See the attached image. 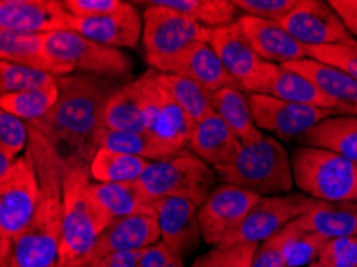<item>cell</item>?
Instances as JSON below:
<instances>
[{
	"instance_id": "6da1fadb",
	"label": "cell",
	"mask_w": 357,
	"mask_h": 267,
	"mask_svg": "<svg viewBox=\"0 0 357 267\" xmlns=\"http://www.w3.org/2000/svg\"><path fill=\"white\" fill-rule=\"evenodd\" d=\"M127 82L91 74L58 77L59 98L52 111L32 122L47 136L64 163L90 165L105 132L106 106Z\"/></svg>"
},
{
	"instance_id": "7a4b0ae2",
	"label": "cell",
	"mask_w": 357,
	"mask_h": 267,
	"mask_svg": "<svg viewBox=\"0 0 357 267\" xmlns=\"http://www.w3.org/2000/svg\"><path fill=\"white\" fill-rule=\"evenodd\" d=\"M32 159L40 183V201L31 224L12 243L0 267H59L63 224V160L47 136L28 123Z\"/></svg>"
},
{
	"instance_id": "3957f363",
	"label": "cell",
	"mask_w": 357,
	"mask_h": 267,
	"mask_svg": "<svg viewBox=\"0 0 357 267\" xmlns=\"http://www.w3.org/2000/svg\"><path fill=\"white\" fill-rule=\"evenodd\" d=\"M63 224L59 267H89L112 218L95 197L90 165L63 162Z\"/></svg>"
},
{
	"instance_id": "277c9868",
	"label": "cell",
	"mask_w": 357,
	"mask_h": 267,
	"mask_svg": "<svg viewBox=\"0 0 357 267\" xmlns=\"http://www.w3.org/2000/svg\"><path fill=\"white\" fill-rule=\"evenodd\" d=\"M213 170L223 184L247 189L261 197L290 194L295 188L291 157L269 135L253 144H242L234 160Z\"/></svg>"
},
{
	"instance_id": "5b68a950",
	"label": "cell",
	"mask_w": 357,
	"mask_h": 267,
	"mask_svg": "<svg viewBox=\"0 0 357 267\" xmlns=\"http://www.w3.org/2000/svg\"><path fill=\"white\" fill-rule=\"evenodd\" d=\"M146 5L143 13V47L146 63L162 74H175L186 53L196 43H208L210 29L158 0Z\"/></svg>"
},
{
	"instance_id": "8992f818",
	"label": "cell",
	"mask_w": 357,
	"mask_h": 267,
	"mask_svg": "<svg viewBox=\"0 0 357 267\" xmlns=\"http://www.w3.org/2000/svg\"><path fill=\"white\" fill-rule=\"evenodd\" d=\"M295 186L319 201H356L357 165L332 151L298 146L291 152Z\"/></svg>"
},
{
	"instance_id": "52a82bcc",
	"label": "cell",
	"mask_w": 357,
	"mask_h": 267,
	"mask_svg": "<svg viewBox=\"0 0 357 267\" xmlns=\"http://www.w3.org/2000/svg\"><path fill=\"white\" fill-rule=\"evenodd\" d=\"M218 176L207 162L189 149L167 159L151 162L138 184L154 201L165 197H185L199 208L216 189Z\"/></svg>"
},
{
	"instance_id": "ba28073f",
	"label": "cell",
	"mask_w": 357,
	"mask_h": 267,
	"mask_svg": "<svg viewBox=\"0 0 357 267\" xmlns=\"http://www.w3.org/2000/svg\"><path fill=\"white\" fill-rule=\"evenodd\" d=\"M45 53L55 66L58 77L91 74L126 79L133 69L132 58L127 53L86 39L75 31L45 34Z\"/></svg>"
},
{
	"instance_id": "9c48e42d",
	"label": "cell",
	"mask_w": 357,
	"mask_h": 267,
	"mask_svg": "<svg viewBox=\"0 0 357 267\" xmlns=\"http://www.w3.org/2000/svg\"><path fill=\"white\" fill-rule=\"evenodd\" d=\"M40 201V183L29 149L0 178V258L31 224Z\"/></svg>"
},
{
	"instance_id": "30bf717a",
	"label": "cell",
	"mask_w": 357,
	"mask_h": 267,
	"mask_svg": "<svg viewBox=\"0 0 357 267\" xmlns=\"http://www.w3.org/2000/svg\"><path fill=\"white\" fill-rule=\"evenodd\" d=\"M135 84L142 95L146 132L175 154L188 149L194 122L170 93L164 74L155 69H148L135 79Z\"/></svg>"
},
{
	"instance_id": "8fae6325",
	"label": "cell",
	"mask_w": 357,
	"mask_h": 267,
	"mask_svg": "<svg viewBox=\"0 0 357 267\" xmlns=\"http://www.w3.org/2000/svg\"><path fill=\"white\" fill-rule=\"evenodd\" d=\"M208 45L237 80L242 91L247 95H264L278 64L268 63L258 56L237 21L210 29Z\"/></svg>"
},
{
	"instance_id": "7c38bea8",
	"label": "cell",
	"mask_w": 357,
	"mask_h": 267,
	"mask_svg": "<svg viewBox=\"0 0 357 267\" xmlns=\"http://www.w3.org/2000/svg\"><path fill=\"white\" fill-rule=\"evenodd\" d=\"M319 200L307 197L305 194H282L273 197H261L253 206L239 229L220 247H232L242 243H261L279 234L290 222L306 215Z\"/></svg>"
},
{
	"instance_id": "4fadbf2b",
	"label": "cell",
	"mask_w": 357,
	"mask_h": 267,
	"mask_svg": "<svg viewBox=\"0 0 357 267\" xmlns=\"http://www.w3.org/2000/svg\"><path fill=\"white\" fill-rule=\"evenodd\" d=\"M261 195L250 190L221 184L199 208L202 241L210 247H220L245 221Z\"/></svg>"
},
{
	"instance_id": "5bb4252c",
	"label": "cell",
	"mask_w": 357,
	"mask_h": 267,
	"mask_svg": "<svg viewBox=\"0 0 357 267\" xmlns=\"http://www.w3.org/2000/svg\"><path fill=\"white\" fill-rule=\"evenodd\" d=\"M248 101L257 127L285 141H300L316 125L338 114L328 109L296 105L268 95H248Z\"/></svg>"
},
{
	"instance_id": "9a60e30c",
	"label": "cell",
	"mask_w": 357,
	"mask_h": 267,
	"mask_svg": "<svg viewBox=\"0 0 357 267\" xmlns=\"http://www.w3.org/2000/svg\"><path fill=\"white\" fill-rule=\"evenodd\" d=\"M280 24L306 48L356 40L330 2L324 0H298Z\"/></svg>"
},
{
	"instance_id": "2e32d148",
	"label": "cell",
	"mask_w": 357,
	"mask_h": 267,
	"mask_svg": "<svg viewBox=\"0 0 357 267\" xmlns=\"http://www.w3.org/2000/svg\"><path fill=\"white\" fill-rule=\"evenodd\" d=\"M74 16L59 0H2L0 29L29 34L73 31Z\"/></svg>"
},
{
	"instance_id": "e0dca14e",
	"label": "cell",
	"mask_w": 357,
	"mask_h": 267,
	"mask_svg": "<svg viewBox=\"0 0 357 267\" xmlns=\"http://www.w3.org/2000/svg\"><path fill=\"white\" fill-rule=\"evenodd\" d=\"M160 241L176 258H185L199 247L200 224L199 206L185 197H165L155 200Z\"/></svg>"
},
{
	"instance_id": "ac0fdd59",
	"label": "cell",
	"mask_w": 357,
	"mask_h": 267,
	"mask_svg": "<svg viewBox=\"0 0 357 267\" xmlns=\"http://www.w3.org/2000/svg\"><path fill=\"white\" fill-rule=\"evenodd\" d=\"M73 31L111 48H135L143 40V16L133 3L122 2L114 12L100 18H74Z\"/></svg>"
},
{
	"instance_id": "d6986e66",
	"label": "cell",
	"mask_w": 357,
	"mask_h": 267,
	"mask_svg": "<svg viewBox=\"0 0 357 267\" xmlns=\"http://www.w3.org/2000/svg\"><path fill=\"white\" fill-rule=\"evenodd\" d=\"M253 50L264 61L284 66L307 58L306 47L294 39L280 23L242 15L237 20Z\"/></svg>"
},
{
	"instance_id": "ffe728a7",
	"label": "cell",
	"mask_w": 357,
	"mask_h": 267,
	"mask_svg": "<svg viewBox=\"0 0 357 267\" xmlns=\"http://www.w3.org/2000/svg\"><path fill=\"white\" fill-rule=\"evenodd\" d=\"M159 241L160 229L155 211L114 220L109 227L101 234L100 241L96 242L89 266L105 254L143 250L158 243Z\"/></svg>"
},
{
	"instance_id": "44dd1931",
	"label": "cell",
	"mask_w": 357,
	"mask_h": 267,
	"mask_svg": "<svg viewBox=\"0 0 357 267\" xmlns=\"http://www.w3.org/2000/svg\"><path fill=\"white\" fill-rule=\"evenodd\" d=\"M241 147V139L215 112L194 123L191 139L188 144V149L192 154H196L199 159L207 162L213 168L228 165L239 154Z\"/></svg>"
},
{
	"instance_id": "7402d4cb",
	"label": "cell",
	"mask_w": 357,
	"mask_h": 267,
	"mask_svg": "<svg viewBox=\"0 0 357 267\" xmlns=\"http://www.w3.org/2000/svg\"><path fill=\"white\" fill-rule=\"evenodd\" d=\"M282 68L310 79L324 93L337 102L340 114L357 116V80L349 77L343 70L311 58L284 64Z\"/></svg>"
},
{
	"instance_id": "603a6c76",
	"label": "cell",
	"mask_w": 357,
	"mask_h": 267,
	"mask_svg": "<svg viewBox=\"0 0 357 267\" xmlns=\"http://www.w3.org/2000/svg\"><path fill=\"white\" fill-rule=\"evenodd\" d=\"M301 232L324 238L357 237V201H319L306 215L294 221Z\"/></svg>"
},
{
	"instance_id": "cb8c5ba5",
	"label": "cell",
	"mask_w": 357,
	"mask_h": 267,
	"mask_svg": "<svg viewBox=\"0 0 357 267\" xmlns=\"http://www.w3.org/2000/svg\"><path fill=\"white\" fill-rule=\"evenodd\" d=\"M298 143L332 151L357 165V116H330L310 130Z\"/></svg>"
},
{
	"instance_id": "d4e9b609",
	"label": "cell",
	"mask_w": 357,
	"mask_h": 267,
	"mask_svg": "<svg viewBox=\"0 0 357 267\" xmlns=\"http://www.w3.org/2000/svg\"><path fill=\"white\" fill-rule=\"evenodd\" d=\"M175 74L192 79L202 85L204 89H207L210 93L228 89V86L241 90L237 80L228 73L218 54L205 42L196 43L186 53Z\"/></svg>"
},
{
	"instance_id": "484cf974",
	"label": "cell",
	"mask_w": 357,
	"mask_h": 267,
	"mask_svg": "<svg viewBox=\"0 0 357 267\" xmlns=\"http://www.w3.org/2000/svg\"><path fill=\"white\" fill-rule=\"evenodd\" d=\"M212 107L242 144H253L264 136L253 121L250 101L245 91L232 86L215 91L212 93Z\"/></svg>"
},
{
	"instance_id": "4316f807",
	"label": "cell",
	"mask_w": 357,
	"mask_h": 267,
	"mask_svg": "<svg viewBox=\"0 0 357 267\" xmlns=\"http://www.w3.org/2000/svg\"><path fill=\"white\" fill-rule=\"evenodd\" d=\"M264 95L303 106L328 109V111L340 114L337 102L324 93L310 79L282 66L274 68Z\"/></svg>"
},
{
	"instance_id": "83f0119b",
	"label": "cell",
	"mask_w": 357,
	"mask_h": 267,
	"mask_svg": "<svg viewBox=\"0 0 357 267\" xmlns=\"http://www.w3.org/2000/svg\"><path fill=\"white\" fill-rule=\"evenodd\" d=\"M93 194L102 208L114 220L121 218L153 213L155 201L148 197L137 183H93Z\"/></svg>"
},
{
	"instance_id": "f1b7e54d",
	"label": "cell",
	"mask_w": 357,
	"mask_h": 267,
	"mask_svg": "<svg viewBox=\"0 0 357 267\" xmlns=\"http://www.w3.org/2000/svg\"><path fill=\"white\" fill-rule=\"evenodd\" d=\"M0 58L2 61L45 70L58 77L55 66L45 53V34L0 29Z\"/></svg>"
},
{
	"instance_id": "f546056e",
	"label": "cell",
	"mask_w": 357,
	"mask_h": 267,
	"mask_svg": "<svg viewBox=\"0 0 357 267\" xmlns=\"http://www.w3.org/2000/svg\"><path fill=\"white\" fill-rule=\"evenodd\" d=\"M149 163L142 157L100 147L90 162V174L95 183H137Z\"/></svg>"
},
{
	"instance_id": "4dcf8cb0",
	"label": "cell",
	"mask_w": 357,
	"mask_h": 267,
	"mask_svg": "<svg viewBox=\"0 0 357 267\" xmlns=\"http://www.w3.org/2000/svg\"><path fill=\"white\" fill-rule=\"evenodd\" d=\"M105 125L116 132H146L142 95L135 80L127 82L107 102Z\"/></svg>"
},
{
	"instance_id": "1f68e13d",
	"label": "cell",
	"mask_w": 357,
	"mask_h": 267,
	"mask_svg": "<svg viewBox=\"0 0 357 267\" xmlns=\"http://www.w3.org/2000/svg\"><path fill=\"white\" fill-rule=\"evenodd\" d=\"M160 5L176 10L208 29L223 27L239 20V8L232 0H158Z\"/></svg>"
},
{
	"instance_id": "d6a6232c",
	"label": "cell",
	"mask_w": 357,
	"mask_h": 267,
	"mask_svg": "<svg viewBox=\"0 0 357 267\" xmlns=\"http://www.w3.org/2000/svg\"><path fill=\"white\" fill-rule=\"evenodd\" d=\"M100 147L105 149L122 152V154L142 157L149 162L162 160L175 155V152L162 146L153 135L148 132H116V130L105 128Z\"/></svg>"
},
{
	"instance_id": "836d02e7",
	"label": "cell",
	"mask_w": 357,
	"mask_h": 267,
	"mask_svg": "<svg viewBox=\"0 0 357 267\" xmlns=\"http://www.w3.org/2000/svg\"><path fill=\"white\" fill-rule=\"evenodd\" d=\"M59 98L58 84L43 89L21 91V93L0 95L2 111L13 114L26 123L40 121L52 111Z\"/></svg>"
},
{
	"instance_id": "e575fe53",
	"label": "cell",
	"mask_w": 357,
	"mask_h": 267,
	"mask_svg": "<svg viewBox=\"0 0 357 267\" xmlns=\"http://www.w3.org/2000/svg\"><path fill=\"white\" fill-rule=\"evenodd\" d=\"M170 93L194 123L213 114L212 93L192 79L178 74H164Z\"/></svg>"
},
{
	"instance_id": "d590c367",
	"label": "cell",
	"mask_w": 357,
	"mask_h": 267,
	"mask_svg": "<svg viewBox=\"0 0 357 267\" xmlns=\"http://www.w3.org/2000/svg\"><path fill=\"white\" fill-rule=\"evenodd\" d=\"M58 84V77L45 70L32 69L21 64L0 63V93H21Z\"/></svg>"
},
{
	"instance_id": "8d00e7d4",
	"label": "cell",
	"mask_w": 357,
	"mask_h": 267,
	"mask_svg": "<svg viewBox=\"0 0 357 267\" xmlns=\"http://www.w3.org/2000/svg\"><path fill=\"white\" fill-rule=\"evenodd\" d=\"M294 232L285 245V261L287 267H301L305 264H312L317 261L319 253L327 238H324L312 232H301L294 222H291Z\"/></svg>"
},
{
	"instance_id": "74e56055",
	"label": "cell",
	"mask_w": 357,
	"mask_h": 267,
	"mask_svg": "<svg viewBox=\"0 0 357 267\" xmlns=\"http://www.w3.org/2000/svg\"><path fill=\"white\" fill-rule=\"evenodd\" d=\"M259 243L215 247L194 261L191 267H250Z\"/></svg>"
},
{
	"instance_id": "f35d334b",
	"label": "cell",
	"mask_w": 357,
	"mask_h": 267,
	"mask_svg": "<svg viewBox=\"0 0 357 267\" xmlns=\"http://www.w3.org/2000/svg\"><path fill=\"white\" fill-rule=\"evenodd\" d=\"M307 58L333 66L357 80V40L327 47H307Z\"/></svg>"
},
{
	"instance_id": "ab89813d",
	"label": "cell",
	"mask_w": 357,
	"mask_h": 267,
	"mask_svg": "<svg viewBox=\"0 0 357 267\" xmlns=\"http://www.w3.org/2000/svg\"><path fill=\"white\" fill-rule=\"evenodd\" d=\"M29 128L28 123L13 114L0 111V151L16 157L28 149Z\"/></svg>"
},
{
	"instance_id": "60d3db41",
	"label": "cell",
	"mask_w": 357,
	"mask_h": 267,
	"mask_svg": "<svg viewBox=\"0 0 357 267\" xmlns=\"http://www.w3.org/2000/svg\"><path fill=\"white\" fill-rule=\"evenodd\" d=\"M317 261L326 267H357V237L328 238Z\"/></svg>"
},
{
	"instance_id": "b9f144b4",
	"label": "cell",
	"mask_w": 357,
	"mask_h": 267,
	"mask_svg": "<svg viewBox=\"0 0 357 267\" xmlns=\"http://www.w3.org/2000/svg\"><path fill=\"white\" fill-rule=\"evenodd\" d=\"M294 232L291 222L279 234L258 245L250 267H287L285 245Z\"/></svg>"
},
{
	"instance_id": "7bdbcfd3",
	"label": "cell",
	"mask_w": 357,
	"mask_h": 267,
	"mask_svg": "<svg viewBox=\"0 0 357 267\" xmlns=\"http://www.w3.org/2000/svg\"><path fill=\"white\" fill-rule=\"evenodd\" d=\"M232 3L245 15L280 23L296 7L298 0H232Z\"/></svg>"
},
{
	"instance_id": "ee69618b",
	"label": "cell",
	"mask_w": 357,
	"mask_h": 267,
	"mask_svg": "<svg viewBox=\"0 0 357 267\" xmlns=\"http://www.w3.org/2000/svg\"><path fill=\"white\" fill-rule=\"evenodd\" d=\"M121 3V0H64V7L77 20H91L109 15Z\"/></svg>"
},
{
	"instance_id": "f6af8a7d",
	"label": "cell",
	"mask_w": 357,
	"mask_h": 267,
	"mask_svg": "<svg viewBox=\"0 0 357 267\" xmlns=\"http://www.w3.org/2000/svg\"><path fill=\"white\" fill-rule=\"evenodd\" d=\"M144 250H133V252H114L95 259L89 267H137Z\"/></svg>"
},
{
	"instance_id": "bcb514c9",
	"label": "cell",
	"mask_w": 357,
	"mask_h": 267,
	"mask_svg": "<svg viewBox=\"0 0 357 267\" xmlns=\"http://www.w3.org/2000/svg\"><path fill=\"white\" fill-rule=\"evenodd\" d=\"M173 258L175 256L170 253V250L165 247V243L159 241L158 243L151 245V247L144 250L137 267H167L172 263Z\"/></svg>"
},
{
	"instance_id": "7dc6e473",
	"label": "cell",
	"mask_w": 357,
	"mask_h": 267,
	"mask_svg": "<svg viewBox=\"0 0 357 267\" xmlns=\"http://www.w3.org/2000/svg\"><path fill=\"white\" fill-rule=\"evenodd\" d=\"M330 5L357 40V0H330Z\"/></svg>"
},
{
	"instance_id": "c3c4849f",
	"label": "cell",
	"mask_w": 357,
	"mask_h": 267,
	"mask_svg": "<svg viewBox=\"0 0 357 267\" xmlns=\"http://www.w3.org/2000/svg\"><path fill=\"white\" fill-rule=\"evenodd\" d=\"M16 160H18V157L8 155V154H5V152L0 151V178L5 176V174L10 171V168L15 165Z\"/></svg>"
},
{
	"instance_id": "681fc988",
	"label": "cell",
	"mask_w": 357,
	"mask_h": 267,
	"mask_svg": "<svg viewBox=\"0 0 357 267\" xmlns=\"http://www.w3.org/2000/svg\"><path fill=\"white\" fill-rule=\"evenodd\" d=\"M167 267H185V264H183V258H176V256H175L172 263Z\"/></svg>"
},
{
	"instance_id": "f907efd6",
	"label": "cell",
	"mask_w": 357,
	"mask_h": 267,
	"mask_svg": "<svg viewBox=\"0 0 357 267\" xmlns=\"http://www.w3.org/2000/svg\"><path fill=\"white\" fill-rule=\"evenodd\" d=\"M307 267H326V266H322L321 263H319V261H314V263L310 264V266H307Z\"/></svg>"
}]
</instances>
